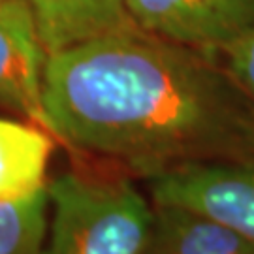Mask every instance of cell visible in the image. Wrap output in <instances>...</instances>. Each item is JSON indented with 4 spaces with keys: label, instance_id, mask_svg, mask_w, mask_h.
Here are the masks:
<instances>
[{
    "label": "cell",
    "instance_id": "cell-2",
    "mask_svg": "<svg viewBox=\"0 0 254 254\" xmlns=\"http://www.w3.org/2000/svg\"><path fill=\"white\" fill-rule=\"evenodd\" d=\"M49 226L42 254H147L156 205L136 177L70 170L47 183Z\"/></svg>",
    "mask_w": 254,
    "mask_h": 254
},
{
    "label": "cell",
    "instance_id": "cell-5",
    "mask_svg": "<svg viewBox=\"0 0 254 254\" xmlns=\"http://www.w3.org/2000/svg\"><path fill=\"white\" fill-rule=\"evenodd\" d=\"M47 59L30 8L23 0H0V109L53 134L44 102Z\"/></svg>",
    "mask_w": 254,
    "mask_h": 254
},
{
    "label": "cell",
    "instance_id": "cell-1",
    "mask_svg": "<svg viewBox=\"0 0 254 254\" xmlns=\"http://www.w3.org/2000/svg\"><path fill=\"white\" fill-rule=\"evenodd\" d=\"M44 102L61 145L143 181L254 156V111L217 55L137 25L49 55Z\"/></svg>",
    "mask_w": 254,
    "mask_h": 254
},
{
    "label": "cell",
    "instance_id": "cell-8",
    "mask_svg": "<svg viewBox=\"0 0 254 254\" xmlns=\"http://www.w3.org/2000/svg\"><path fill=\"white\" fill-rule=\"evenodd\" d=\"M147 254H254V241L200 213L156 205Z\"/></svg>",
    "mask_w": 254,
    "mask_h": 254
},
{
    "label": "cell",
    "instance_id": "cell-7",
    "mask_svg": "<svg viewBox=\"0 0 254 254\" xmlns=\"http://www.w3.org/2000/svg\"><path fill=\"white\" fill-rule=\"evenodd\" d=\"M57 137L25 119L0 117V201H17L46 190Z\"/></svg>",
    "mask_w": 254,
    "mask_h": 254
},
{
    "label": "cell",
    "instance_id": "cell-6",
    "mask_svg": "<svg viewBox=\"0 0 254 254\" xmlns=\"http://www.w3.org/2000/svg\"><path fill=\"white\" fill-rule=\"evenodd\" d=\"M40 30L47 53L136 27L125 0H23Z\"/></svg>",
    "mask_w": 254,
    "mask_h": 254
},
{
    "label": "cell",
    "instance_id": "cell-9",
    "mask_svg": "<svg viewBox=\"0 0 254 254\" xmlns=\"http://www.w3.org/2000/svg\"><path fill=\"white\" fill-rule=\"evenodd\" d=\"M47 226V189L25 200L0 201V254H42Z\"/></svg>",
    "mask_w": 254,
    "mask_h": 254
},
{
    "label": "cell",
    "instance_id": "cell-10",
    "mask_svg": "<svg viewBox=\"0 0 254 254\" xmlns=\"http://www.w3.org/2000/svg\"><path fill=\"white\" fill-rule=\"evenodd\" d=\"M215 55L243 91L254 111V30L234 44L218 49Z\"/></svg>",
    "mask_w": 254,
    "mask_h": 254
},
{
    "label": "cell",
    "instance_id": "cell-3",
    "mask_svg": "<svg viewBox=\"0 0 254 254\" xmlns=\"http://www.w3.org/2000/svg\"><path fill=\"white\" fill-rule=\"evenodd\" d=\"M145 185L156 205L200 213L254 241V156L185 164Z\"/></svg>",
    "mask_w": 254,
    "mask_h": 254
},
{
    "label": "cell",
    "instance_id": "cell-4",
    "mask_svg": "<svg viewBox=\"0 0 254 254\" xmlns=\"http://www.w3.org/2000/svg\"><path fill=\"white\" fill-rule=\"evenodd\" d=\"M139 28L217 53L254 30V0H125Z\"/></svg>",
    "mask_w": 254,
    "mask_h": 254
}]
</instances>
